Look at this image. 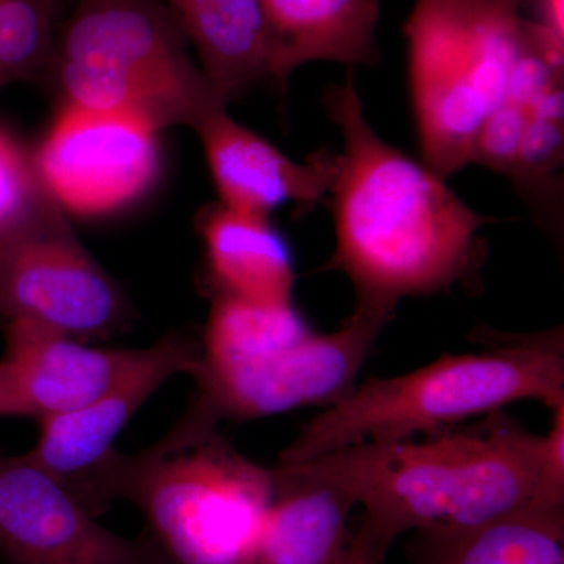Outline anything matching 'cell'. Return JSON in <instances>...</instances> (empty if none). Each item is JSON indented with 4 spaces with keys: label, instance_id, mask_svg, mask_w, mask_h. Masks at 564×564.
I'll return each mask as SVG.
<instances>
[{
    "label": "cell",
    "instance_id": "1",
    "mask_svg": "<svg viewBox=\"0 0 564 564\" xmlns=\"http://www.w3.org/2000/svg\"><path fill=\"white\" fill-rule=\"evenodd\" d=\"M323 106L343 139L328 192L336 248L325 270L345 273L356 303L393 311L406 296L473 288L489 218L425 163L380 139L351 76L326 88Z\"/></svg>",
    "mask_w": 564,
    "mask_h": 564
},
{
    "label": "cell",
    "instance_id": "2",
    "mask_svg": "<svg viewBox=\"0 0 564 564\" xmlns=\"http://www.w3.org/2000/svg\"><path fill=\"white\" fill-rule=\"evenodd\" d=\"M361 505L364 524L386 551L411 530L463 529L564 505V403L544 436L496 411L421 443H375Z\"/></svg>",
    "mask_w": 564,
    "mask_h": 564
},
{
    "label": "cell",
    "instance_id": "3",
    "mask_svg": "<svg viewBox=\"0 0 564 564\" xmlns=\"http://www.w3.org/2000/svg\"><path fill=\"white\" fill-rule=\"evenodd\" d=\"M69 491L96 518L117 500L135 505L172 564H250L273 475L187 406L161 440L139 454L115 448Z\"/></svg>",
    "mask_w": 564,
    "mask_h": 564
},
{
    "label": "cell",
    "instance_id": "4",
    "mask_svg": "<svg viewBox=\"0 0 564 564\" xmlns=\"http://www.w3.org/2000/svg\"><path fill=\"white\" fill-rule=\"evenodd\" d=\"M488 351L444 355L414 372L369 378L300 430L278 463H299L359 443H400L507 404L564 403L563 328L497 334Z\"/></svg>",
    "mask_w": 564,
    "mask_h": 564
},
{
    "label": "cell",
    "instance_id": "5",
    "mask_svg": "<svg viewBox=\"0 0 564 564\" xmlns=\"http://www.w3.org/2000/svg\"><path fill=\"white\" fill-rule=\"evenodd\" d=\"M185 44L172 9L158 0H77L54 73L69 106L135 118L155 132L196 131L229 102Z\"/></svg>",
    "mask_w": 564,
    "mask_h": 564
},
{
    "label": "cell",
    "instance_id": "6",
    "mask_svg": "<svg viewBox=\"0 0 564 564\" xmlns=\"http://www.w3.org/2000/svg\"><path fill=\"white\" fill-rule=\"evenodd\" d=\"M525 18L521 0H417L406 24L408 80L422 162L448 180L469 165L507 96Z\"/></svg>",
    "mask_w": 564,
    "mask_h": 564
},
{
    "label": "cell",
    "instance_id": "7",
    "mask_svg": "<svg viewBox=\"0 0 564 564\" xmlns=\"http://www.w3.org/2000/svg\"><path fill=\"white\" fill-rule=\"evenodd\" d=\"M395 311L355 304L339 329L311 333L232 358L199 356L192 408L209 421H251L296 408L336 403L355 388L378 334Z\"/></svg>",
    "mask_w": 564,
    "mask_h": 564
},
{
    "label": "cell",
    "instance_id": "8",
    "mask_svg": "<svg viewBox=\"0 0 564 564\" xmlns=\"http://www.w3.org/2000/svg\"><path fill=\"white\" fill-rule=\"evenodd\" d=\"M47 196L24 228L0 243V317L39 323L84 344L128 332L124 289L85 250Z\"/></svg>",
    "mask_w": 564,
    "mask_h": 564
},
{
    "label": "cell",
    "instance_id": "9",
    "mask_svg": "<svg viewBox=\"0 0 564 564\" xmlns=\"http://www.w3.org/2000/svg\"><path fill=\"white\" fill-rule=\"evenodd\" d=\"M32 158L47 195L80 217L129 206L150 191L161 165L150 126L69 104Z\"/></svg>",
    "mask_w": 564,
    "mask_h": 564
},
{
    "label": "cell",
    "instance_id": "10",
    "mask_svg": "<svg viewBox=\"0 0 564 564\" xmlns=\"http://www.w3.org/2000/svg\"><path fill=\"white\" fill-rule=\"evenodd\" d=\"M0 556L7 564H172L150 534L129 540L99 524L25 454H0Z\"/></svg>",
    "mask_w": 564,
    "mask_h": 564
},
{
    "label": "cell",
    "instance_id": "11",
    "mask_svg": "<svg viewBox=\"0 0 564 564\" xmlns=\"http://www.w3.org/2000/svg\"><path fill=\"white\" fill-rule=\"evenodd\" d=\"M373 455V443H359L274 464L272 502L250 564H343Z\"/></svg>",
    "mask_w": 564,
    "mask_h": 564
},
{
    "label": "cell",
    "instance_id": "12",
    "mask_svg": "<svg viewBox=\"0 0 564 564\" xmlns=\"http://www.w3.org/2000/svg\"><path fill=\"white\" fill-rule=\"evenodd\" d=\"M0 417L36 422L80 410L109 392L141 348H101L29 321L6 322Z\"/></svg>",
    "mask_w": 564,
    "mask_h": 564
},
{
    "label": "cell",
    "instance_id": "13",
    "mask_svg": "<svg viewBox=\"0 0 564 564\" xmlns=\"http://www.w3.org/2000/svg\"><path fill=\"white\" fill-rule=\"evenodd\" d=\"M199 356L198 340L181 333L141 348L132 369L109 392L80 410L40 421L39 440L25 455L69 488L115 451L118 434L166 381L191 377Z\"/></svg>",
    "mask_w": 564,
    "mask_h": 564
},
{
    "label": "cell",
    "instance_id": "14",
    "mask_svg": "<svg viewBox=\"0 0 564 564\" xmlns=\"http://www.w3.org/2000/svg\"><path fill=\"white\" fill-rule=\"evenodd\" d=\"M196 132L221 204L228 209L269 218L282 204L313 207L328 196L336 152L322 150L306 162H293L234 121L226 110L212 115Z\"/></svg>",
    "mask_w": 564,
    "mask_h": 564
},
{
    "label": "cell",
    "instance_id": "15",
    "mask_svg": "<svg viewBox=\"0 0 564 564\" xmlns=\"http://www.w3.org/2000/svg\"><path fill=\"white\" fill-rule=\"evenodd\" d=\"M169 7L204 76L228 102L259 82H276V36L262 0H170Z\"/></svg>",
    "mask_w": 564,
    "mask_h": 564
},
{
    "label": "cell",
    "instance_id": "16",
    "mask_svg": "<svg viewBox=\"0 0 564 564\" xmlns=\"http://www.w3.org/2000/svg\"><path fill=\"white\" fill-rule=\"evenodd\" d=\"M202 234L214 299L226 296L263 306L292 304V254L269 218L220 204L204 215Z\"/></svg>",
    "mask_w": 564,
    "mask_h": 564
},
{
    "label": "cell",
    "instance_id": "17",
    "mask_svg": "<svg viewBox=\"0 0 564 564\" xmlns=\"http://www.w3.org/2000/svg\"><path fill=\"white\" fill-rule=\"evenodd\" d=\"M278 43L276 82L284 88L310 62L348 66L378 61L380 0H262Z\"/></svg>",
    "mask_w": 564,
    "mask_h": 564
},
{
    "label": "cell",
    "instance_id": "18",
    "mask_svg": "<svg viewBox=\"0 0 564 564\" xmlns=\"http://www.w3.org/2000/svg\"><path fill=\"white\" fill-rule=\"evenodd\" d=\"M410 564H564V505H534L463 529L417 530Z\"/></svg>",
    "mask_w": 564,
    "mask_h": 564
},
{
    "label": "cell",
    "instance_id": "19",
    "mask_svg": "<svg viewBox=\"0 0 564 564\" xmlns=\"http://www.w3.org/2000/svg\"><path fill=\"white\" fill-rule=\"evenodd\" d=\"M563 141L564 96L560 84L530 106L518 158L508 176L545 225L556 221Z\"/></svg>",
    "mask_w": 564,
    "mask_h": 564
},
{
    "label": "cell",
    "instance_id": "20",
    "mask_svg": "<svg viewBox=\"0 0 564 564\" xmlns=\"http://www.w3.org/2000/svg\"><path fill=\"white\" fill-rule=\"evenodd\" d=\"M58 0H0V88L54 70Z\"/></svg>",
    "mask_w": 564,
    "mask_h": 564
},
{
    "label": "cell",
    "instance_id": "21",
    "mask_svg": "<svg viewBox=\"0 0 564 564\" xmlns=\"http://www.w3.org/2000/svg\"><path fill=\"white\" fill-rule=\"evenodd\" d=\"M47 196L32 155L0 129V243L24 228Z\"/></svg>",
    "mask_w": 564,
    "mask_h": 564
},
{
    "label": "cell",
    "instance_id": "22",
    "mask_svg": "<svg viewBox=\"0 0 564 564\" xmlns=\"http://www.w3.org/2000/svg\"><path fill=\"white\" fill-rule=\"evenodd\" d=\"M529 110L530 106L505 98L481 126L470 163H480L494 172L510 176L529 120Z\"/></svg>",
    "mask_w": 564,
    "mask_h": 564
},
{
    "label": "cell",
    "instance_id": "23",
    "mask_svg": "<svg viewBox=\"0 0 564 564\" xmlns=\"http://www.w3.org/2000/svg\"><path fill=\"white\" fill-rule=\"evenodd\" d=\"M386 554L388 551L375 541L361 521L358 532L351 534L343 564H383Z\"/></svg>",
    "mask_w": 564,
    "mask_h": 564
}]
</instances>
